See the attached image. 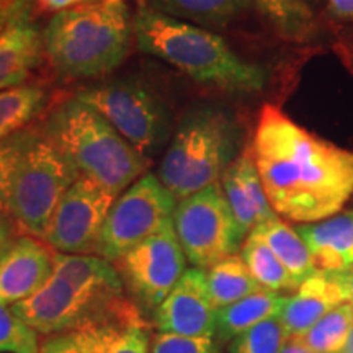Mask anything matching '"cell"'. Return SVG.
<instances>
[{
	"mask_svg": "<svg viewBox=\"0 0 353 353\" xmlns=\"http://www.w3.org/2000/svg\"><path fill=\"white\" fill-rule=\"evenodd\" d=\"M76 97L99 112L149 161L169 139L170 110L156 92L141 82L110 81L83 88Z\"/></svg>",
	"mask_w": 353,
	"mask_h": 353,
	"instance_id": "cell-8",
	"label": "cell"
},
{
	"mask_svg": "<svg viewBox=\"0 0 353 353\" xmlns=\"http://www.w3.org/2000/svg\"><path fill=\"white\" fill-rule=\"evenodd\" d=\"M221 187L244 239L259 224L276 218L250 151L241 154L221 176Z\"/></svg>",
	"mask_w": 353,
	"mask_h": 353,
	"instance_id": "cell-17",
	"label": "cell"
},
{
	"mask_svg": "<svg viewBox=\"0 0 353 353\" xmlns=\"http://www.w3.org/2000/svg\"><path fill=\"white\" fill-rule=\"evenodd\" d=\"M46 103V92L37 83L0 92V141L25 130Z\"/></svg>",
	"mask_w": 353,
	"mask_h": 353,
	"instance_id": "cell-26",
	"label": "cell"
},
{
	"mask_svg": "<svg viewBox=\"0 0 353 353\" xmlns=\"http://www.w3.org/2000/svg\"><path fill=\"white\" fill-rule=\"evenodd\" d=\"M286 296L275 291L260 290L257 293L218 309L216 335L218 343H229L234 337L245 332L260 322L280 316Z\"/></svg>",
	"mask_w": 353,
	"mask_h": 353,
	"instance_id": "cell-20",
	"label": "cell"
},
{
	"mask_svg": "<svg viewBox=\"0 0 353 353\" xmlns=\"http://www.w3.org/2000/svg\"><path fill=\"white\" fill-rule=\"evenodd\" d=\"M117 196L81 176L61 198L43 241L56 252L97 255L99 242Z\"/></svg>",
	"mask_w": 353,
	"mask_h": 353,
	"instance_id": "cell-12",
	"label": "cell"
},
{
	"mask_svg": "<svg viewBox=\"0 0 353 353\" xmlns=\"http://www.w3.org/2000/svg\"><path fill=\"white\" fill-rule=\"evenodd\" d=\"M268 201L299 224L341 213L353 196V151L312 134L263 105L250 148Z\"/></svg>",
	"mask_w": 353,
	"mask_h": 353,
	"instance_id": "cell-1",
	"label": "cell"
},
{
	"mask_svg": "<svg viewBox=\"0 0 353 353\" xmlns=\"http://www.w3.org/2000/svg\"><path fill=\"white\" fill-rule=\"evenodd\" d=\"M342 353H353V330H352L350 337H348L347 345H345V348H343Z\"/></svg>",
	"mask_w": 353,
	"mask_h": 353,
	"instance_id": "cell-39",
	"label": "cell"
},
{
	"mask_svg": "<svg viewBox=\"0 0 353 353\" xmlns=\"http://www.w3.org/2000/svg\"><path fill=\"white\" fill-rule=\"evenodd\" d=\"M43 130L81 176L94 180L117 198L151 164L99 112L77 97L57 105Z\"/></svg>",
	"mask_w": 353,
	"mask_h": 353,
	"instance_id": "cell-5",
	"label": "cell"
},
{
	"mask_svg": "<svg viewBox=\"0 0 353 353\" xmlns=\"http://www.w3.org/2000/svg\"><path fill=\"white\" fill-rule=\"evenodd\" d=\"M54 252L43 239L17 236L0 257V304L13 306L37 293L51 276Z\"/></svg>",
	"mask_w": 353,
	"mask_h": 353,
	"instance_id": "cell-15",
	"label": "cell"
},
{
	"mask_svg": "<svg viewBox=\"0 0 353 353\" xmlns=\"http://www.w3.org/2000/svg\"><path fill=\"white\" fill-rule=\"evenodd\" d=\"M353 330V304L334 307L301 337L316 353H342Z\"/></svg>",
	"mask_w": 353,
	"mask_h": 353,
	"instance_id": "cell-27",
	"label": "cell"
},
{
	"mask_svg": "<svg viewBox=\"0 0 353 353\" xmlns=\"http://www.w3.org/2000/svg\"><path fill=\"white\" fill-rule=\"evenodd\" d=\"M132 37L141 52L224 94H255L267 83V72L237 56L218 34L152 10L143 2L132 17Z\"/></svg>",
	"mask_w": 353,
	"mask_h": 353,
	"instance_id": "cell-2",
	"label": "cell"
},
{
	"mask_svg": "<svg viewBox=\"0 0 353 353\" xmlns=\"http://www.w3.org/2000/svg\"><path fill=\"white\" fill-rule=\"evenodd\" d=\"M216 316L218 307L211 299L206 272L192 267L152 312L151 322L156 332L214 339Z\"/></svg>",
	"mask_w": 353,
	"mask_h": 353,
	"instance_id": "cell-13",
	"label": "cell"
},
{
	"mask_svg": "<svg viewBox=\"0 0 353 353\" xmlns=\"http://www.w3.org/2000/svg\"><path fill=\"white\" fill-rule=\"evenodd\" d=\"M132 20L125 0H94L57 12L43 33L59 76L87 79L120 68L130 52Z\"/></svg>",
	"mask_w": 353,
	"mask_h": 353,
	"instance_id": "cell-4",
	"label": "cell"
},
{
	"mask_svg": "<svg viewBox=\"0 0 353 353\" xmlns=\"http://www.w3.org/2000/svg\"><path fill=\"white\" fill-rule=\"evenodd\" d=\"M112 263L121 278L126 296L149 319L187 270V257L174 223L139 242Z\"/></svg>",
	"mask_w": 353,
	"mask_h": 353,
	"instance_id": "cell-11",
	"label": "cell"
},
{
	"mask_svg": "<svg viewBox=\"0 0 353 353\" xmlns=\"http://www.w3.org/2000/svg\"><path fill=\"white\" fill-rule=\"evenodd\" d=\"M241 257L244 259L247 268L262 290L281 293V291H294L298 288L296 281L286 270L285 265L254 231L245 237Z\"/></svg>",
	"mask_w": 353,
	"mask_h": 353,
	"instance_id": "cell-25",
	"label": "cell"
},
{
	"mask_svg": "<svg viewBox=\"0 0 353 353\" xmlns=\"http://www.w3.org/2000/svg\"><path fill=\"white\" fill-rule=\"evenodd\" d=\"M41 10L46 12H63L81 3V0H37Z\"/></svg>",
	"mask_w": 353,
	"mask_h": 353,
	"instance_id": "cell-36",
	"label": "cell"
},
{
	"mask_svg": "<svg viewBox=\"0 0 353 353\" xmlns=\"http://www.w3.org/2000/svg\"><path fill=\"white\" fill-rule=\"evenodd\" d=\"M237 130L218 108L190 110L167 145L157 176L176 201L195 195L223 176L236 159Z\"/></svg>",
	"mask_w": 353,
	"mask_h": 353,
	"instance_id": "cell-6",
	"label": "cell"
},
{
	"mask_svg": "<svg viewBox=\"0 0 353 353\" xmlns=\"http://www.w3.org/2000/svg\"><path fill=\"white\" fill-rule=\"evenodd\" d=\"M39 353H82L70 334L50 335L41 341Z\"/></svg>",
	"mask_w": 353,
	"mask_h": 353,
	"instance_id": "cell-33",
	"label": "cell"
},
{
	"mask_svg": "<svg viewBox=\"0 0 353 353\" xmlns=\"http://www.w3.org/2000/svg\"><path fill=\"white\" fill-rule=\"evenodd\" d=\"M347 303L341 273L317 272L294 290L280 312V321L290 339H301L321 317Z\"/></svg>",
	"mask_w": 353,
	"mask_h": 353,
	"instance_id": "cell-16",
	"label": "cell"
},
{
	"mask_svg": "<svg viewBox=\"0 0 353 353\" xmlns=\"http://www.w3.org/2000/svg\"><path fill=\"white\" fill-rule=\"evenodd\" d=\"M79 179V170L43 128L32 130L13 174L8 203L17 231L43 239L61 198Z\"/></svg>",
	"mask_w": 353,
	"mask_h": 353,
	"instance_id": "cell-7",
	"label": "cell"
},
{
	"mask_svg": "<svg viewBox=\"0 0 353 353\" xmlns=\"http://www.w3.org/2000/svg\"><path fill=\"white\" fill-rule=\"evenodd\" d=\"M17 236H20V232L17 231L12 218L0 221V257H2V254L6 252Z\"/></svg>",
	"mask_w": 353,
	"mask_h": 353,
	"instance_id": "cell-34",
	"label": "cell"
},
{
	"mask_svg": "<svg viewBox=\"0 0 353 353\" xmlns=\"http://www.w3.org/2000/svg\"><path fill=\"white\" fill-rule=\"evenodd\" d=\"M32 0H0V34L21 21L32 20Z\"/></svg>",
	"mask_w": 353,
	"mask_h": 353,
	"instance_id": "cell-32",
	"label": "cell"
},
{
	"mask_svg": "<svg viewBox=\"0 0 353 353\" xmlns=\"http://www.w3.org/2000/svg\"><path fill=\"white\" fill-rule=\"evenodd\" d=\"M126 298L113 263L99 255L54 252L51 276L12 311L39 335L72 334L107 316Z\"/></svg>",
	"mask_w": 353,
	"mask_h": 353,
	"instance_id": "cell-3",
	"label": "cell"
},
{
	"mask_svg": "<svg viewBox=\"0 0 353 353\" xmlns=\"http://www.w3.org/2000/svg\"><path fill=\"white\" fill-rule=\"evenodd\" d=\"M152 322L125 298L107 316L70 335L82 353H151Z\"/></svg>",
	"mask_w": 353,
	"mask_h": 353,
	"instance_id": "cell-14",
	"label": "cell"
},
{
	"mask_svg": "<svg viewBox=\"0 0 353 353\" xmlns=\"http://www.w3.org/2000/svg\"><path fill=\"white\" fill-rule=\"evenodd\" d=\"M280 353H316L314 350H311L306 343H304L303 339H290L286 342V345L283 347V350Z\"/></svg>",
	"mask_w": 353,
	"mask_h": 353,
	"instance_id": "cell-37",
	"label": "cell"
},
{
	"mask_svg": "<svg viewBox=\"0 0 353 353\" xmlns=\"http://www.w3.org/2000/svg\"><path fill=\"white\" fill-rule=\"evenodd\" d=\"M341 276H342L343 288H345L347 301L353 304V270L347 272V273H341Z\"/></svg>",
	"mask_w": 353,
	"mask_h": 353,
	"instance_id": "cell-38",
	"label": "cell"
},
{
	"mask_svg": "<svg viewBox=\"0 0 353 353\" xmlns=\"http://www.w3.org/2000/svg\"><path fill=\"white\" fill-rule=\"evenodd\" d=\"M172 223L187 262L205 272L237 254L245 241L221 182L176 203Z\"/></svg>",
	"mask_w": 353,
	"mask_h": 353,
	"instance_id": "cell-9",
	"label": "cell"
},
{
	"mask_svg": "<svg viewBox=\"0 0 353 353\" xmlns=\"http://www.w3.org/2000/svg\"><path fill=\"white\" fill-rule=\"evenodd\" d=\"M257 10L288 41L304 43L316 33V19L306 0H252Z\"/></svg>",
	"mask_w": 353,
	"mask_h": 353,
	"instance_id": "cell-24",
	"label": "cell"
},
{
	"mask_svg": "<svg viewBox=\"0 0 353 353\" xmlns=\"http://www.w3.org/2000/svg\"><path fill=\"white\" fill-rule=\"evenodd\" d=\"M152 10L201 28H223L252 7V0H139Z\"/></svg>",
	"mask_w": 353,
	"mask_h": 353,
	"instance_id": "cell-21",
	"label": "cell"
},
{
	"mask_svg": "<svg viewBox=\"0 0 353 353\" xmlns=\"http://www.w3.org/2000/svg\"><path fill=\"white\" fill-rule=\"evenodd\" d=\"M288 341L280 317H272L234 337L228 353H280Z\"/></svg>",
	"mask_w": 353,
	"mask_h": 353,
	"instance_id": "cell-28",
	"label": "cell"
},
{
	"mask_svg": "<svg viewBox=\"0 0 353 353\" xmlns=\"http://www.w3.org/2000/svg\"><path fill=\"white\" fill-rule=\"evenodd\" d=\"M32 136V128H25L10 138L0 141V221L10 218V192L13 174L26 143Z\"/></svg>",
	"mask_w": 353,
	"mask_h": 353,
	"instance_id": "cell-30",
	"label": "cell"
},
{
	"mask_svg": "<svg viewBox=\"0 0 353 353\" xmlns=\"http://www.w3.org/2000/svg\"><path fill=\"white\" fill-rule=\"evenodd\" d=\"M206 283L214 306L221 309L262 288L254 280L241 254L229 255L206 270Z\"/></svg>",
	"mask_w": 353,
	"mask_h": 353,
	"instance_id": "cell-23",
	"label": "cell"
},
{
	"mask_svg": "<svg viewBox=\"0 0 353 353\" xmlns=\"http://www.w3.org/2000/svg\"><path fill=\"white\" fill-rule=\"evenodd\" d=\"M176 198L157 175L144 174L113 203L97 255L113 262L172 223Z\"/></svg>",
	"mask_w": 353,
	"mask_h": 353,
	"instance_id": "cell-10",
	"label": "cell"
},
{
	"mask_svg": "<svg viewBox=\"0 0 353 353\" xmlns=\"http://www.w3.org/2000/svg\"><path fill=\"white\" fill-rule=\"evenodd\" d=\"M83 2H94V0H81V3H83Z\"/></svg>",
	"mask_w": 353,
	"mask_h": 353,
	"instance_id": "cell-40",
	"label": "cell"
},
{
	"mask_svg": "<svg viewBox=\"0 0 353 353\" xmlns=\"http://www.w3.org/2000/svg\"><path fill=\"white\" fill-rule=\"evenodd\" d=\"M39 334L10 306L0 304V353H39Z\"/></svg>",
	"mask_w": 353,
	"mask_h": 353,
	"instance_id": "cell-29",
	"label": "cell"
},
{
	"mask_svg": "<svg viewBox=\"0 0 353 353\" xmlns=\"http://www.w3.org/2000/svg\"><path fill=\"white\" fill-rule=\"evenodd\" d=\"M254 232L259 234L265 244L273 250V254L280 259V262L285 265L298 286L306 278L319 272L306 242L299 236L296 228H291L280 216L259 224Z\"/></svg>",
	"mask_w": 353,
	"mask_h": 353,
	"instance_id": "cell-22",
	"label": "cell"
},
{
	"mask_svg": "<svg viewBox=\"0 0 353 353\" xmlns=\"http://www.w3.org/2000/svg\"><path fill=\"white\" fill-rule=\"evenodd\" d=\"M151 353H223L214 339L182 337V335L154 332Z\"/></svg>",
	"mask_w": 353,
	"mask_h": 353,
	"instance_id": "cell-31",
	"label": "cell"
},
{
	"mask_svg": "<svg viewBox=\"0 0 353 353\" xmlns=\"http://www.w3.org/2000/svg\"><path fill=\"white\" fill-rule=\"evenodd\" d=\"M329 13L334 19L353 21V0H329Z\"/></svg>",
	"mask_w": 353,
	"mask_h": 353,
	"instance_id": "cell-35",
	"label": "cell"
},
{
	"mask_svg": "<svg viewBox=\"0 0 353 353\" xmlns=\"http://www.w3.org/2000/svg\"><path fill=\"white\" fill-rule=\"evenodd\" d=\"M296 231L306 242L317 270H353V210L341 211L317 223L299 224Z\"/></svg>",
	"mask_w": 353,
	"mask_h": 353,
	"instance_id": "cell-18",
	"label": "cell"
},
{
	"mask_svg": "<svg viewBox=\"0 0 353 353\" xmlns=\"http://www.w3.org/2000/svg\"><path fill=\"white\" fill-rule=\"evenodd\" d=\"M44 54L43 34L32 20L0 34V92L23 85Z\"/></svg>",
	"mask_w": 353,
	"mask_h": 353,
	"instance_id": "cell-19",
	"label": "cell"
}]
</instances>
